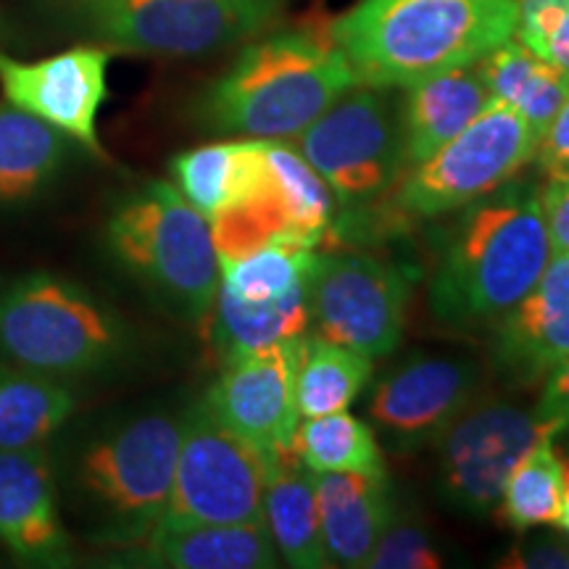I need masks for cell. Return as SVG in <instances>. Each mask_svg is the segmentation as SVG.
I'll use <instances>...</instances> for the list:
<instances>
[{
	"label": "cell",
	"instance_id": "cell-1",
	"mask_svg": "<svg viewBox=\"0 0 569 569\" xmlns=\"http://www.w3.org/2000/svg\"><path fill=\"white\" fill-rule=\"evenodd\" d=\"M180 438L182 411L142 409L71 443L56 472L61 501L88 540L132 549L153 536L172 493Z\"/></svg>",
	"mask_w": 569,
	"mask_h": 569
},
{
	"label": "cell",
	"instance_id": "cell-2",
	"mask_svg": "<svg viewBox=\"0 0 569 569\" xmlns=\"http://www.w3.org/2000/svg\"><path fill=\"white\" fill-rule=\"evenodd\" d=\"M551 259L540 184L509 180L467 203L448 230L430 282V306L443 325L496 322L528 296Z\"/></svg>",
	"mask_w": 569,
	"mask_h": 569
},
{
	"label": "cell",
	"instance_id": "cell-3",
	"mask_svg": "<svg viewBox=\"0 0 569 569\" xmlns=\"http://www.w3.org/2000/svg\"><path fill=\"white\" fill-rule=\"evenodd\" d=\"M517 0H359L327 30L359 84L409 88L515 38Z\"/></svg>",
	"mask_w": 569,
	"mask_h": 569
},
{
	"label": "cell",
	"instance_id": "cell-4",
	"mask_svg": "<svg viewBox=\"0 0 569 569\" xmlns=\"http://www.w3.org/2000/svg\"><path fill=\"white\" fill-rule=\"evenodd\" d=\"M359 84L330 30L264 32L209 84L198 119L219 134L298 138L343 92Z\"/></svg>",
	"mask_w": 569,
	"mask_h": 569
},
{
	"label": "cell",
	"instance_id": "cell-5",
	"mask_svg": "<svg viewBox=\"0 0 569 569\" xmlns=\"http://www.w3.org/2000/svg\"><path fill=\"white\" fill-rule=\"evenodd\" d=\"M106 251L163 311L203 325L217 301L222 267L209 219L174 182L148 180L130 190L106 219Z\"/></svg>",
	"mask_w": 569,
	"mask_h": 569
},
{
	"label": "cell",
	"instance_id": "cell-6",
	"mask_svg": "<svg viewBox=\"0 0 569 569\" xmlns=\"http://www.w3.org/2000/svg\"><path fill=\"white\" fill-rule=\"evenodd\" d=\"M132 351L130 325L84 284L27 272L0 284V361L56 380L103 375Z\"/></svg>",
	"mask_w": 569,
	"mask_h": 569
},
{
	"label": "cell",
	"instance_id": "cell-7",
	"mask_svg": "<svg viewBox=\"0 0 569 569\" xmlns=\"http://www.w3.org/2000/svg\"><path fill=\"white\" fill-rule=\"evenodd\" d=\"M290 0H77V21L111 51L196 59L272 30Z\"/></svg>",
	"mask_w": 569,
	"mask_h": 569
},
{
	"label": "cell",
	"instance_id": "cell-8",
	"mask_svg": "<svg viewBox=\"0 0 569 569\" xmlns=\"http://www.w3.org/2000/svg\"><path fill=\"white\" fill-rule=\"evenodd\" d=\"M298 148L343 209L386 201L407 172L401 101L393 88L353 84L298 134Z\"/></svg>",
	"mask_w": 569,
	"mask_h": 569
},
{
	"label": "cell",
	"instance_id": "cell-9",
	"mask_svg": "<svg viewBox=\"0 0 569 569\" xmlns=\"http://www.w3.org/2000/svg\"><path fill=\"white\" fill-rule=\"evenodd\" d=\"M272 461L264 451L227 430L203 401L190 403L182 411L172 493L156 530L264 522Z\"/></svg>",
	"mask_w": 569,
	"mask_h": 569
},
{
	"label": "cell",
	"instance_id": "cell-10",
	"mask_svg": "<svg viewBox=\"0 0 569 569\" xmlns=\"http://www.w3.org/2000/svg\"><path fill=\"white\" fill-rule=\"evenodd\" d=\"M536 148L522 113L490 101L457 138L409 169L390 198L407 217H443L515 180L536 159Z\"/></svg>",
	"mask_w": 569,
	"mask_h": 569
},
{
	"label": "cell",
	"instance_id": "cell-11",
	"mask_svg": "<svg viewBox=\"0 0 569 569\" xmlns=\"http://www.w3.org/2000/svg\"><path fill=\"white\" fill-rule=\"evenodd\" d=\"M543 438L553 436L536 411L496 398L467 407L438 438L440 498L459 515H490L511 469Z\"/></svg>",
	"mask_w": 569,
	"mask_h": 569
},
{
	"label": "cell",
	"instance_id": "cell-12",
	"mask_svg": "<svg viewBox=\"0 0 569 569\" xmlns=\"http://www.w3.org/2000/svg\"><path fill=\"white\" fill-rule=\"evenodd\" d=\"M409 282L398 267L365 253L319 256L311 280V322L319 338L380 359L401 343Z\"/></svg>",
	"mask_w": 569,
	"mask_h": 569
},
{
	"label": "cell",
	"instance_id": "cell-13",
	"mask_svg": "<svg viewBox=\"0 0 569 569\" xmlns=\"http://www.w3.org/2000/svg\"><path fill=\"white\" fill-rule=\"evenodd\" d=\"M303 338L246 351L224 361L201 401L227 430L267 457L298 451L296 372Z\"/></svg>",
	"mask_w": 569,
	"mask_h": 569
},
{
	"label": "cell",
	"instance_id": "cell-14",
	"mask_svg": "<svg viewBox=\"0 0 569 569\" xmlns=\"http://www.w3.org/2000/svg\"><path fill=\"white\" fill-rule=\"evenodd\" d=\"M111 56V48L101 42L74 46L34 61L13 59L0 51L3 101L51 124L77 146L103 156L98 117L109 98Z\"/></svg>",
	"mask_w": 569,
	"mask_h": 569
},
{
	"label": "cell",
	"instance_id": "cell-15",
	"mask_svg": "<svg viewBox=\"0 0 569 569\" xmlns=\"http://www.w3.org/2000/svg\"><path fill=\"white\" fill-rule=\"evenodd\" d=\"M478 386L480 369L472 361L415 356L377 382L369 417L398 451H419L443 436Z\"/></svg>",
	"mask_w": 569,
	"mask_h": 569
},
{
	"label": "cell",
	"instance_id": "cell-16",
	"mask_svg": "<svg viewBox=\"0 0 569 569\" xmlns=\"http://www.w3.org/2000/svg\"><path fill=\"white\" fill-rule=\"evenodd\" d=\"M0 546L27 567H67L74 559L48 446L0 451Z\"/></svg>",
	"mask_w": 569,
	"mask_h": 569
},
{
	"label": "cell",
	"instance_id": "cell-17",
	"mask_svg": "<svg viewBox=\"0 0 569 569\" xmlns=\"http://www.w3.org/2000/svg\"><path fill=\"white\" fill-rule=\"evenodd\" d=\"M569 359V253H553L517 306L496 319L493 361L509 380L532 386Z\"/></svg>",
	"mask_w": 569,
	"mask_h": 569
},
{
	"label": "cell",
	"instance_id": "cell-18",
	"mask_svg": "<svg viewBox=\"0 0 569 569\" xmlns=\"http://www.w3.org/2000/svg\"><path fill=\"white\" fill-rule=\"evenodd\" d=\"M311 486L332 565L367 567L375 543L396 517L386 475L311 472Z\"/></svg>",
	"mask_w": 569,
	"mask_h": 569
},
{
	"label": "cell",
	"instance_id": "cell-19",
	"mask_svg": "<svg viewBox=\"0 0 569 569\" xmlns=\"http://www.w3.org/2000/svg\"><path fill=\"white\" fill-rule=\"evenodd\" d=\"M403 90L401 138L407 169L438 153L493 101L475 63L425 77Z\"/></svg>",
	"mask_w": 569,
	"mask_h": 569
},
{
	"label": "cell",
	"instance_id": "cell-20",
	"mask_svg": "<svg viewBox=\"0 0 569 569\" xmlns=\"http://www.w3.org/2000/svg\"><path fill=\"white\" fill-rule=\"evenodd\" d=\"M130 565L163 569H272L280 565L267 522L156 530L127 551Z\"/></svg>",
	"mask_w": 569,
	"mask_h": 569
},
{
	"label": "cell",
	"instance_id": "cell-21",
	"mask_svg": "<svg viewBox=\"0 0 569 569\" xmlns=\"http://www.w3.org/2000/svg\"><path fill=\"white\" fill-rule=\"evenodd\" d=\"M174 188L206 219L246 203L269 177L267 140H224L177 153L169 163Z\"/></svg>",
	"mask_w": 569,
	"mask_h": 569
},
{
	"label": "cell",
	"instance_id": "cell-22",
	"mask_svg": "<svg viewBox=\"0 0 569 569\" xmlns=\"http://www.w3.org/2000/svg\"><path fill=\"white\" fill-rule=\"evenodd\" d=\"M71 140L9 101L0 103V211L42 201L59 182Z\"/></svg>",
	"mask_w": 569,
	"mask_h": 569
},
{
	"label": "cell",
	"instance_id": "cell-23",
	"mask_svg": "<svg viewBox=\"0 0 569 569\" xmlns=\"http://www.w3.org/2000/svg\"><path fill=\"white\" fill-rule=\"evenodd\" d=\"M203 322L211 327L213 351L224 361L238 353L298 340L311 325V282L274 301H246L219 284L217 301Z\"/></svg>",
	"mask_w": 569,
	"mask_h": 569
},
{
	"label": "cell",
	"instance_id": "cell-24",
	"mask_svg": "<svg viewBox=\"0 0 569 569\" xmlns=\"http://www.w3.org/2000/svg\"><path fill=\"white\" fill-rule=\"evenodd\" d=\"M264 522L274 549L298 569L332 567L322 528H319L311 469H301L298 451L282 453L272 461L264 493Z\"/></svg>",
	"mask_w": 569,
	"mask_h": 569
},
{
	"label": "cell",
	"instance_id": "cell-25",
	"mask_svg": "<svg viewBox=\"0 0 569 569\" xmlns=\"http://www.w3.org/2000/svg\"><path fill=\"white\" fill-rule=\"evenodd\" d=\"M74 411L71 382L0 361V451L48 446Z\"/></svg>",
	"mask_w": 569,
	"mask_h": 569
},
{
	"label": "cell",
	"instance_id": "cell-26",
	"mask_svg": "<svg viewBox=\"0 0 569 569\" xmlns=\"http://www.w3.org/2000/svg\"><path fill=\"white\" fill-rule=\"evenodd\" d=\"M493 101L525 117L536 138H543L569 90V74L551 67L522 42L507 40L475 63Z\"/></svg>",
	"mask_w": 569,
	"mask_h": 569
},
{
	"label": "cell",
	"instance_id": "cell-27",
	"mask_svg": "<svg viewBox=\"0 0 569 569\" xmlns=\"http://www.w3.org/2000/svg\"><path fill=\"white\" fill-rule=\"evenodd\" d=\"M372 377V359L325 338H303L296 401L303 417L346 411Z\"/></svg>",
	"mask_w": 569,
	"mask_h": 569
},
{
	"label": "cell",
	"instance_id": "cell-28",
	"mask_svg": "<svg viewBox=\"0 0 569 569\" xmlns=\"http://www.w3.org/2000/svg\"><path fill=\"white\" fill-rule=\"evenodd\" d=\"M567 478V465L551 446V438L538 440L511 469L496 507L498 517L519 532L557 522Z\"/></svg>",
	"mask_w": 569,
	"mask_h": 569
},
{
	"label": "cell",
	"instance_id": "cell-29",
	"mask_svg": "<svg viewBox=\"0 0 569 569\" xmlns=\"http://www.w3.org/2000/svg\"><path fill=\"white\" fill-rule=\"evenodd\" d=\"M298 457L311 472H359L386 475L380 443L365 419L336 411V415L311 417L296 436Z\"/></svg>",
	"mask_w": 569,
	"mask_h": 569
},
{
	"label": "cell",
	"instance_id": "cell-30",
	"mask_svg": "<svg viewBox=\"0 0 569 569\" xmlns=\"http://www.w3.org/2000/svg\"><path fill=\"white\" fill-rule=\"evenodd\" d=\"M315 248L269 243L240 259L222 261V288L246 301H274L311 282L317 269Z\"/></svg>",
	"mask_w": 569,
	"mask_h": 569
},
{
	"label": "cell",
	"instance_id": "cell-31",
	"mask_svg": "<svg viewBox=\"0 0 569 569\" xmlns=\"http://www.w3.org/2000/svg\"><path fill=\"white\" fill-rule=\"evenodd\" d=\"M267 161L298 234L306 246L317 248L332 227L330 188L317 174V169L284 142L267 140Z\"/></svg>",
	"mask_w": 569,
	"mask_h": 569
},
{
	"label": "cell",
	"instance_id": "cell-32",
	"mask_svg": "<svg viewBox=\"0 0 569 569\" xmlns=\"http://www.w3.org/2000/svg\"><path fill=\"white\" fill-rule=\"evenodd\" d=\"M517 38L525 48L569 74V6L546 3L522 9L517 21Z\"/></svg>",
	"mask_w": 569,
	"mask_h": 569
},
{
	"label": "cell",
	"instance_id": "cell-33",
	"mask_svg": "<svg viewBox=\"0 0 569 569\" xmlns=\"http://www.w3.org/2000/svg\"><path fill=\"white\" fill-rule=\"evenodd\" d=\"M367 567L372 569H438L443 567V559L432 546L430 536L425 528L409 519L393 517L380 540L369 553Z\"/></svg>",
	"mask_w": 569,
	"mask_h": 569
},
{
	"label": "cell",
	"instance_id": "cell-34",
	"mask_svg": "<svg viewBox=\"0 0 569 569\" xmlns=\"http://www.w3.org/2000/svg\"><path fill=\"white\" fill-rule=\"evenodd\" d=\"M536 161L540 172L549 177H567L569 174V90L565 103L553 117L549 130L538 140Z\"/></svg>",
	"mask_w": 569,
	"mask_h": 569
},
{
	"label": "cell",
	"instance_id": "cell-35",
	"mask_svg": "<svg viewBox=\"0 0 569 569\" xmlns=\"http://www.w3.org/2000/svg\"><path fill=\"white\" fill-rule=\"evenodd\" d=\"M551 253H569V174L549 177L540 188Z\"/></svg>",
	"mask_w": 569,
	"mask_h": 569
},
{
	"label": "cell",
	"instance_id": "cell-36",
	"mask_svg": "<svg viewBox=\"0 0 569 569\" xmlns=\"http://www.w3.org/2000/svg\"><path fill=\"white\" fill-rule=\"evenodd\" d=\"M536 417L551 436L569 432V359L546 377Z\"/></svg>",
	"mask_w": 569,
	"mask_h": 569
},
{
	"label": "cell",
	"instance_id": "cell-37",
	"mask_svg": "<svg viewBox=\"0 0 569 569\" xmlns=\"http://www.w3.org/2000/svg\"><path fill=\"white\" fill-rule=\"evenodd\" d=\"M503 567L522 569H569V546L557 536H538L519 540Z\"/></svg>",
	"mask_w": 569,
	"mask_h": 569
},
{
	"label": "cell",
	"instance_id": "cell-38",
	"mask_svg": "<svg viewBox=\"0 0 569 569\" xmlns=\"http://www.w3.org/2000/svg\"><path fill=\"white\" fill-rule=\"evenodd\" d=\"M557 522L569 532V478H567L565 498H561V509H559V519H557Z\"/></svg>",
	"mask_w": 569,
	"mask_h": 569
}]
</instances>
